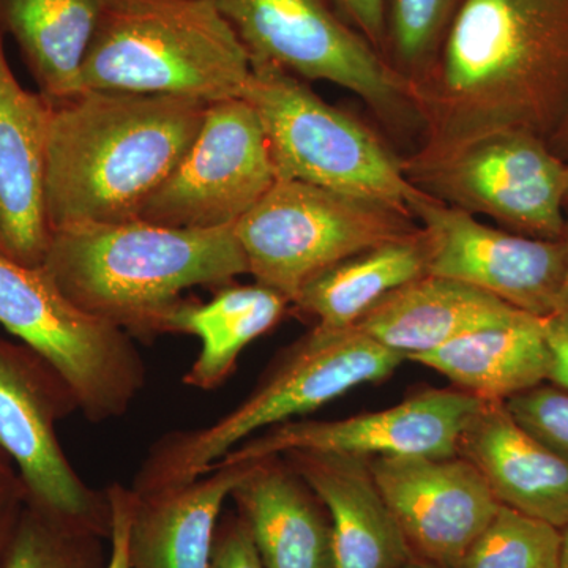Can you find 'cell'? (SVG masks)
I'll use <instances>...</instances> for the list:
<instances>
[{
    "mask_svg": "<svg viewBox=\"0 0 568 568\" xmlns=\"http://www.w3.org/2000/svg\"><path fill=\"white\" fill-rule=\"evenodd\" d=\"M410 97L417 152L504 132L551 141L568 119V0H465Z\"/></svg>",
    "mask_w": 568,
    "mask_h": 568,
    "instance_id": "6da1fadb",
    "label": "cell"
},
{
    "mask_svg": "<svg viewBox=\"0 0 568 568\" xmlns=\"http://www.w3.org/2000/svg\"><path fill=\"white\" fill-rule=\"evenodd\" d=\"M207 106L185 97L92 89L51 103L44 168L51 233L140 220L189 152Z\"/></svg>",
    "mask_w": 568,
    "mask_h": 568,
    "instance_id": "7a4b0ae2",
    "label": "cell"
},
{
    "mask_svg": "<svg viewBox=\"0 0 568 568\" xmlns=\"http://www.w3.org/2000/svg\"><path fill=\"white\" fill-rule=\"evenodd\" d=\"M44 271L82 312L151 342L197 286L248 274L234 226L175 230L133 220L52 231Z\"/></svg>",
    "mask_w": 568,
    "mask_h": 568,
    "instance_id": "3957f363",
    "label": "cell"
},
{
    "mask_svg": "<svg viewBox=\"0 0 568 568\" xmlns=\"http://www.w3.org/2000/svg\"><path fill=\"white\" fill-rule=\"evenodd\" d=\"M252 59L213 0H100L81 88L242 99Z\"/></svg>",
    "mask_w": 568,
    "mask_h": 568,
    "instance_id": "277c9868",
    "label": "cell"
},
{
    "mask_svg": "<svg viewBox=\"0 0 568 568\" xmlns=\"http://www.w3.org/2000/svg\"><path fill=\"white\" fill-rule=\"evenodd\" d=\"M403 362L405 355L357 327L315 325L280 355L241 405L203 428L168 433L156 440L130 488L138 496H151L189 484L250 437L315 413L355 387L379 383Z\"/></svg>",
    "mask_w": 568,
    "mask_h": 568,
    "instance_id": "5b68a950",
    "label": "cell"
},
{
    "mask_svg": "<svg viewBox=\"0 0 568 568\" xmlns=\"http://www.w3.org/2000/svg\"><path fill=\"white\" fill-rule=\"evenodd\" d=\"M242 99L263 123L276 181H297L406 207L416 186L372 129L325 103L304 80L252 62ZM407 209V207H406Z\"/></svg>",
    "mask_w": 568,
    "mask_h": 568,
    "instance_id": "8992f818",
    "label": "cell"
},
{
    "mask_svg": "<svg viewBox=\"0 0 568 568\" xmlns=\"http://www.w3.org/2000/svg\"><path fill=\"white\" fill-rule=\"evenodd\" d=\"M256 283L294 301L325 268L373 246L420 231L406 207L276 181L234 226Z\"/></svg>",
    "mask_w": 568,
    "mask_h": 568,
    "instance_id": "52a82bcc",
    "label": "cell"
},
{
    "mask_svg": "<svg viewBox=\"0 0 568 568\" xmlns=\"http://www.w3.org/2000/svg\"><path fill=\"white\" fill-rule=\"evenodd\" d=\"M0 325L61 373L92 424L129 413L145 387L144 358L132 336L82 312L43 265L0 250Z\"/></svg>",
    "mask_w": 568,
    "mask_h": 568,
    "instance_id": "ba28073f",
    "label": "cell"
},
{
    "mask_svg": "<svg viewBox=\"0 0 568 568\" xmlns=\"http://www.w3.org/2000/svg\"><path fill=\"white\" fill-rule=\"evenodd\" d=\"M567 166L547 141L519 132L403 159L407 181L440 203L544 241L566 234Z\"/></svg>",
    "mask_w": 568,
    "mask_h": 568,
    "instance_id": "9c48e42d",
    "label": "cell"
},
{
    "mask_svg": "<svg viewBox=\"0 0 568 568\" xmlns=\"http://www.w3.org/2000/svg\"><path fill=\"white\" fill-rule=\"evenodd\" d=\"M252 62L361 97L388 125L418 121L409 84L342 17L331 0H213Z\"/></svg>",
    "mask_w": 568,
    "mask_h": 568,
    "instance_id": "30bf717a",
    "label": "cell"
},
{
    "mask_svg": "<svg viewBox=\"0 0 568 568\" xmlns=\"http://www.w3.org/2000/svg\"><path fill=\"white\" fill-rule=\"evenodd\" d=\"M74 410L80 403L58 369L31 347L0 339V448L20 467L26 500L110 540L106 489L82 480L55 435Z\"/></svg>",
    "mask_w": 568,
    "mask_h": 568,
    "instance_id": "8fae6325",
    "label": "cell"
},
{
    "mask_svg": "<svg viewBox=\"0 0 568 568\" xmlns=\"http://www.w3.org/2000/svg\"><path fill=\"white\" fill-rule=\"evenodd\" d=\"M275 182L256 111L244 99L209 103L189 152L149 197L140 220L175 230L235 226Z\"/></svg>",
    "mask_w": 568,
    "mask_h": 568,
    "instance_id": "7c38bea8",
    "label": "cell"
},
{
    "mask_svg": "<svg viewBox=\"0 0 568 568\" xmlns=\"http://www.w3.org/2000/svg\"><path fill=\"white\" fill-rule=\"evenodd\" d=\"M406 207L424 233L429 275L469 284L532 316L555 315L566 275L564 241L488 226L418 189Z\"/></svg>",
    "mask_w": 568,
    "mask_h": 568,
    "instance_id": "4fadbf2b",
    "label": "cell"
},
{
    "mask_svg": "<svg viewBox=\"0 0 568 568\" xmlns=\"http://www.w3.org/2000/svg\"><path fill=\"white\" fill-rule=\"evenodd\" d=\"M485 403L458 388H428L376 413L342 420H291L250 437L215 466L280 457L291 450L366 459L457 457L463 433Z\"/></svg>",
    "mask_w": 568,
    "mask_h": 568,
    "instance_id": "5bb4252c",
    "label": "cell"
},
{
    "mask_svg": "<svg viewBox=\"0 0 568 568\" xmlns=\"http://www.w3.org/2000/svg\"><path fill=\"white\" fill-rule=\"evenodd\" d=\"M369 467L413 555L446 568L458 567L500 506L459 455L373 458Z\"/></svg>",
    "mask_w": 568,
    "mask_h": 568,
    "instance_id": "9a60e30c",
    "label": "cell"
},
{
    "mask_svg": "<svg viewBox=\"0 0 568 568\" xmlns=\"http://www.w3.org/2000/svg\"><path fill=\"white\" fill-rule=\"evenodd\" d=\"M51 103L18 82L0 33V241L22 264L41 265L51 231L44 168Z\"/></svg>",
    "mask_w": 568,
    "mask_h": 568,
    "instance_id": "2e32d148",
    "label": "cell"
},
{
    "mask_svg": "<svg viewBox=\"0 0 568 568\" xmlns=\"http://www.w3.org/2000/svg\"><path fill=\"white\" fill-rule=\"evenodd\" d=\"M320 497L332 530L334 568H398L413 556L369 459L316 450L280 455Z\"/></svg>",
    "mask_w": 568,
    "mask_h": 568,
    "instance_id": "e0dca14e",
    "label": "cell"
},
{
    "mask_svg": "<svg viewBox=\"0 0 568 568\" xmlns=\"http://www.w3.org/2000/svg\"><path fill=\"white\" fill-rule=\"evenodd\" d=\"M499 504L556 528L568 525V462L526 432L503 402H487L459 440Z\"/></svg>",
    "mask_w": 568,
    "mask_h": 568,
    "instance_id": "ac0fdd59",
    "label": "cell"
},
{
    "mask_svg": "<svg viewBox=\"0 0 568 568\" xmlns=\"http://www.w3.org/2000/svg\"><path fill=\"white\" fill-rule=\"evenodd\" d=\"M529 316L469 284L428 274L388 294L354 327L409 361L473 332Z\"/></svg>",
    "mask_w": 568,
    "mask_h": 568,
    "instance_id": "d6986e66",
    "label": "cell"
},
{
    "mask_svg": "<svg viewBox=\"0 0 568 568\" xmlns=\"http://www.w3.org/2000/svg\"><path fill=\"white\" fill-rule=\"evenodd\" d=\"M231 499L267 568H334L327 511L283 457L254 462Z\"/></svg>",
    "mask_w": 568,
    "mask_h": 568,
    "instance_id": "ffe728a7",
    "label": "cell"
},
{
    "mask_svg": "<svg viewBox=\"0 0 568 568\" xmlns=\"http://www.w3.org/2000/svg\"><path fill=\"white\" fill-rule=\"evenodd\" d=\"M254 462L213 466L189 484L138 496L130 568H209L223 506Z\"/></svg>",
    "mask_w": 568,
    "mask_h": 568,
    "instance_id": "44dd1931",
    "label": "cell"
},
{
    "mask_svg": "<svg viewBox=\"0 0 568 568\" xmlns=\"http://www.w3.org/2000/svg\"><path fill=\"white\" fill-rule=\"evenodd\" d=\"M409 361L446 376L458 390L503 403L541 386L551 362L544 317L537 316L473 332Z\"/></svg>",
    "mask_w": 568,
    "mask_h": 568,
    "instance_id": "7402d4cb",
    "label": "cell"
},
{
    "mask_svg": "<svg viewBox=\"0 0 568 568\" xmlns=\"http://www.w3.org/2000/svg\"><path fill=\"white\" fill-rule=\"evenodd\" d=\"M290 301L263 284L223 286L205 304L183 301L170 317L168 334L197 336L201 351L183 384L215 390L233 375L242 351L280 323Z\"/></svg>",
    "mask_w": 568,
    "mask_h": 568,
    "instance_id": "603a6c76",
    "label": "cell"
},
{
    "mask_svg": "<svg viewBox=\"0 0 568 568\" xmlns=\"http://www.w3.org/2000/svg\"><path fill=\"white\" fill-rule=\"evenodd\" d=\"M100 0H0V33L18 44L48 102L82 92L81 67Z\"/></svg>",
    "mask_w": 568,
    "mask_h": 568,
    "instance_id": "cb8c5ba5",
    "label": "cell"
},
{
    "mask_svg": "<svg viewBox=\"0 0 568 568\" xmlns=\"http://www.w3.org/2000/svg\"><path fill=\"white\" fill-rule=\"evenodd\" d=\"M424 275H428V252L420 230L325 268L291 304L315 317L321 327H354L388 294Z\"/></svg>",
    "mask_w": 568,
    "mask_h": 568,
    "instance_id": "d4e9b609",
    "label": "cell"
},
{
    "mask_svg": "<svg viewBox=\"0 0 568 568\" xmlns=\"http://www.w3.org/2000/svg\"><path fill=\"white\" fill-rule=\"evenodd\" d=\"M20 511L0 568H103L106 538L48 514L36 504Z\"/></svg>",
    "mask_w": 568,
    "mask_h": 568,
    "instance_id": "484cf974",
    "label": "cell"
},
{
    "mask_svg": "<svg viewBox=\"0 0 568 568\" xmlns=\"http://www.w3.org/2000/svg\"><path fill=\"white\" fill-rule=\"evenodd\" d=\"M463 3L465 0H387L384 59L409 88L435 67Z\"/></svg>",
    "mask_w": 568,
    "mask_h": 568,
    "instance_id": "4316f807",
    "label": "cell"
},
{
    "mask_svg": "<svg viewBox=\"0 0 568 568\" xmlns=\"http://www.w3.org/2000/svg\"><path fill=\"white\" fill-rule=\"evenodd\" d=\"M457 568H562V529L500 504Z\"/></svg>",
    "mask_w": 568,
    "mask_h": 568,
    "instance_id": "83f0119b",
    "label": "cell"
},
{
    "mask_svg": "<svg viewBox=\"0 0 568 568\" xmlns=\"http://www.w3.org/2000/svg\"><path fill=\"white\" fill-rule=\"evenodd\" d=\"M508 413L526 432L568 462V392L537 386L507 399Z\"/></svg>",
    "mask_w": 568,
    "mask_h": 568,
    "instance_id": "f1b7e54d",
    "label": "cell"
},
{
    "mask_svg": "<svg viewBox=\"0 0 568 568\" xmlns=\"http://www.w3.org/2000/svg\"><path fill=\"white\" fill-rule=\"evenodd\" d=\"M209 568H267L241 515L220 518Z\"/></svg>",
    "mask_w": 568,
    "mask_h": 568,
    "instance_id": "f546056e",
    "label": "cell"
},
{
    "mask_svg": "<svg viewBox=\"0 0 568 568\" xmlns=\"http://www.w3.org/2000/svg\"><path fill=\"white\" fill-rule=\"evenodd\" d=\"M106 493L111 504V552L103 568H130L129 540L136 495L118 481Z\"/></svg>",
    "mask_w": 568,
    "mask_h": 568,
    "instance_id": "4dcf8cb0",
    "label": "cell"
},
{
    "mask_svg": "<svg viewBox=\"0 0 568 568\" xmlns=\"http://www.w3.org/2000/svg\"><path fill=\"white\" fill-rule=\"evenodd\" d=\"M332 6L384 58L387 36V0H331Z\"/></svg>",
    "mask_w": 568,
    "mask_h": 568,
    "instance_id": "1f68e13d",
    "label": "cell"
},
{
    "mask_svg": "<svg viewBox=\"0 0 568 568\" xmlns=\"http://www.w3.org/2000/svg\"><path fill=\"white\" fill-rule=\"evenodd\" d=\"M544 332L551 361L548 379L568 392V320L558 315L544 317Z\"/></svg>",
    "mask_w": 568,
    "mask_h": 568,
    "instance_id": "d6a6232c",
    "label": "cell"
},
{
    "mask_svg": "<svg viewBox=\"0 0 568 568\" xmlns=\"http://www.w3.org/2000/svg\"><path fill=\"white\" fill-rule=\"evenodd\" d=\"M18 503L0 508V566H2L3 556L9 548L11 534H13L14 525H17L20 511H18Z\"/></svg>",
    "mask_w": 568,
    "mask_h": 568,
    "instance_id": "836d02e7",
    "label": "cell"
},
{
    "mask_svg": "<svg viewBox=\"0 0 568 568\" xmlns=\"http://www.w3.org/2000/svg\"><path fill=\"white\" fill-rule=\"evenodd\" d=\"M564 244H566L567 250V265H566V275H564L562 286H560L558 305H556L555 315L566 317L568 320V203H567V226L566 234H564Z\"/></svg>",
    "mask_w": 568,
    "mask_h": 568,
    "instance_id": "e575fe53",
    "label": "cell"
},
{
    "mask_svg": "<svg viewBox=\"0 0 568 568\" xmlns=\"http://www.w3.org/2000/svg\"><path fill=\"white\" fill-rule=\"evenodd\" d=\"M548 144L549 148L555 151V153H558L564 162L568 163V119L567 122L560 126L559 132L556 133L555 136H552V140L548 142Z\"/></svg>",
    "mask_w": 568,
    "mask_h": 568,
    "instance_id": "d590c367",
    "label": "cell"
},
{
    "mask_svg": "<svg viewBox=\"0 0 568 568\" xmlns=\"http://www.w3.org/2000/svg\"><path fill=\"white\" fill-rule=\"evenodd\" d=\"M398 568H446L439 566V564L432 562V560H426L418 558V556H410L409 559L405 560Z\"/></svg>",
    "mask_w": 568,
    "mask_h": 568,
    "instance_id": "8d00e7d4",
    "label": "cell"
},
{
    "mask_svg": "<svg viewBox=\"0 0 568 568\" xmlns=\"http://www.w3.org/2000/svg\"><path fill=\"white\" fill-rule=\"evenodd\" d=\"M562 568H568V525L562 529Z\"/></svg>",
    "mask_w": 568,
    "mask_h": 568,
    "instance_id": "74e56055",
    "label": "cell"
},
{
    "mask_svg": "<svg viewBox=\"0 0 568 568\" xmlns=\"http://www.w3.org/2000/svg\"><path fill=\"white\" fill-rule=\"evenodd\" d=\"M0 250H2V252H3L2 241H0ZM3 253H6V252H3Z\"/></svg>",
    "mask_w": 568,
    "mask_h": 568,
    "instance_id": "f35d334b",
    "label": "cell"
},
{
    "mask_svg": "<svg viewBox=\"0 0 568 568\" xmlns=\"http://www.w3.org/2000/svg\"><path fill=\"white\" fill-rule=\"evenodd\" d=\"M567 186H568V166H567Z\"/></svg>",
    "mask_w": 568,
    "mask_h": 568,
    "instance_id": "ab89813d",
    "label": "cell"
}]
</instances>
